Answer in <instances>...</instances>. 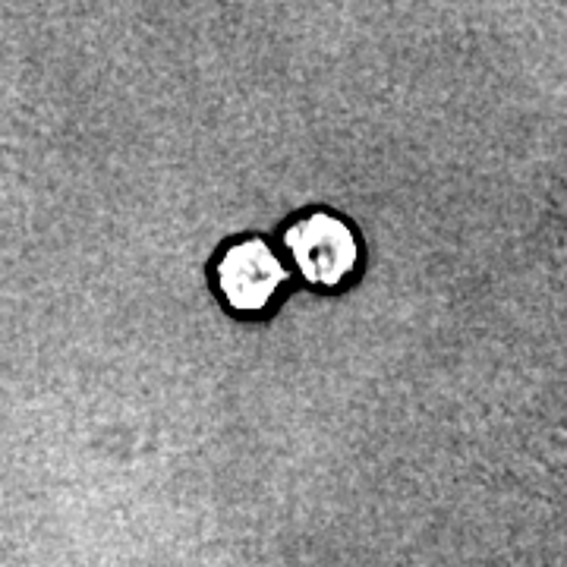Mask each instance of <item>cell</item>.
Segmentation results:
<instances>
[{"label": "cell", "mask_w": 567, "mask_h": 567, "mask_svg": "<svg viewBox=\"0 0 567 567\" xmlns=\"http://www.w3.org/2000/svg\"><path fill=\"white\" fill-rule=\"evenodd\" d=\"M287 246L306 278L319 287H338L357 268V240L341 218L309 215L287 230Z\"/></svg>", "instance_id": "6da1fadb"}, {"label": "cell", "mask_w": 567, "mask_h": 567, "mask_svg": "<svg viewBox=\"0 0 567 567\" xmlns=\"http://www.w3.org/2000/svg\"><path fill=\"white\" fill-rule=\"evenodd\" d=\"M284 278L287 275H284L281 259L262 240H246V244L230 246L224 252L221 268H218L224 297L240 312H256V309L268 306Z\"/></svg>", "instance_id": "7a4b0ae2"}]
</instances>
